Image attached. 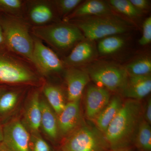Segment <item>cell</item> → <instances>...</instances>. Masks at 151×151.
<instances>
[{
	"label": "cell",
	"mask_w": 151,
	"mask_h": 151,
	"mask_svg": "<svg viewBox=\"0 0 151 151\" xmlns=\"http://www.w3.org/2000/svg\"><path fill=\"white\" fill-rule=\"evenodd\" d=\"M139 100L127 99L104 133L111 150L133 147L138 127L143 119Z\"/></svg>",
	"instance_id": "6da1fadb"
},
{
	"label": "cell",
	"mask_w": 151,
	"mask_h": 151,
	"mask_svg": "<svg viewBox=\"0 0 151 151\" xmlns=\"http://www.w3.org/2000/svg\"><path fill=\"white\" fill-rule=\"evenodd\" d=\"M63 151H109L105 135L93 126L83 122L63 141Z\"/></svg>",
	"instance_id": "7a4b0ae2"
},
{
	"label": "cell",
	"mask_w": 151,
	"mask_h": 151,
	"mask_svg": "<svg viewBox=\"0 0 151 151\" xmlns=\"http://www.w3.org/2000/svg\"><path fill=\"white\" fill-rule=\"evenodd\" d=\"M1 25L4 42L12 51L33 62V39L27 24L16 17H9Z\"/></svg>",
	"instance_id": "3957f363"
},
{
	"label": "cell",
	"mask_w": 151,
	"mask_h": 151,
	"mask_svg": "<svg viewBox=\"0 0 151 151\" xmlns=\"http://www.w3.org/2000/svg\"><path fill=\"white\" fill-rule=\"evenodd\" d=\"M32 33L36 37L58 49L69 48L84 38L77 27L66 24L35 26Z\"/></svg>",
	"instance_id": "277c9868"
},
{
	"label": "cell",
	"mask_w": 151,
	"mask_h": 151,
	"mask_svg": "<svg viewBox=\"0 0 151 151\" xmlns=\"http://www.w3.org/2000/svg\"><path fill=\"white\" fill-rule=\"evenodd\" d=\"M77 25L85 37L92 40L123 33L129 29L126 22L107 15L84 19L78 22Z\"/></svg>",
	"instance_id": "5b68a950"
},
{
	"label": "cell",
	"mask_w": 151,
	"mask_h": 151,
	"mask_svg": "<svg viewBox=\"0 0 151 151\" xmlns=\"http://www.w3.org/2000/svg\"><path fill=\"white\" fill-rule=\"evenodd\" d=\"M87 72L94 82L111 91H121L128 77L124 68L112 64L94 65L89 68Z\"/></svg>",
	"instance_id": "8992f818"
},
{
	"label": "cell",
	"mask_w": 151,
	"mask_h": 151,
	"mask_svg": "<svg viewBox=\"0 0 151 151\" xmlns=\"http://www.w3.org/2000/svg\"><path fill=\"white\" fill-rule=\"evenodd\" d=\"M0 151H30V136L26 128L18 120L6 124L3 129Z\"/></svg>",
	"instance_id": "52a82bcc"
},
{
	"label": "cell",
	"mask_w": 151,
	"mask_h": 151,
	"mask_svg": "<svg viewBox=\"0 0 151 151\" xmlns=\"http://www.w3.org/2000/svg\"><path fill=\"white\" fill-rule=\"evenodd\" d=\"M33 62L42 73L58 72L63 69L62 63L55 53L40 40L33 39Z\"/></svg>",
	"instance_id": "ba28073f"
},
{
	"label": "cell",
	"mask_w": 151,
	"mask_h": 151,
	"mask_svg": "<svg viewBox=\"0 0 151 151\" xmlns=\"http://www.w3.org/2000/svg\"><path fill=\"white\" fill-rule=\"evenodd\" d=\"M110 99L108 89L95 85L88 86L85 97V114L87 119L94 122Z\"/></svg>",
	"instance_id": "9c48e42d"
},
{
	"label": "cell",
	"mask_w": 151,
	"mask_h": 151,
	"mask_svg": "<svg viewBox=\"0 0 151 151\" xmlns=\"http://www.w3.org/2000/svg\"><path fill=\"white\" fill-rule=\"evenodd\" d=\"M33 73L16 62L0 57V81L15 84L34 81Z\"/></svg>",
	"instance_id": "30bf717a"
},
{
	"label": "cell",
	"mask_w": 151,
	"mask_h": 151,
	"mask_svg": "<svg viewBox=\"0 0 151 151\" xmlns=\"http://www.w3.org/2000/svg\"><path fill=\"white\" fill-rule=\"evenodd\" d=\"M80 101L68 102L58 116L59 134L68 136L84 122L81 116Z\"/></svg>",
	"instance_id": "8fae6325"
},
{
	"label": "cell",
	"mask_w": 151,
	"mask_h": 151,
	"mask_svg": "<svg viewBox=\"0 0 151 151\" xmlns=\"http://www.w3.org/2000/svg\"><path fill=\"white\" fill-rule=\"evenodd\" d=\"M65 78L68 101H80L84 88L90 80L87 71L70 68L65 71Z\"/></svg>",
	"instance_id": "7c38bea8"
},
{
	"label": "cell",
	"mask_w": 151,
	"mask_h": 151,
	"mask_svg": "<svg viewBox=\"0 0 151 151\" xmlns=\"http://www.w3.org/2000/svg\"><path fill=\"white\" fill-rule=\"evenodd\" d=\"M151 91L150 75L135 76L128 75L127 81L121 92L127 99L140 101Z\"/></svg>",
	"instance_id": "4fadbf2b"
},
{
	"label": "cell",
	"mask_w": 151,
	"mask_h": 151,
	"mask_svg": "<svg viewBox=\"0 0 151 151\" xmlns=\"http://www.w3.org/2000/svg\"><path fill=\"white\" fill-rule=\"evenodd\" d=\"M40 102L38 92L34 93L29 102L25 113V123L33 134H37L41 127Z\"/></svg>",
	"instance_id": "5bb4252c"
},
{
	"label": "cell",
	"mask_w": 151,
	"mask_h": 151,
	"mask_svg": "<svg viewBox=\"0 0 151 151\" xmlns=\"http://www.w3.org/2000/svg\"><path fill=\"white\" fill-rule=\"evenodd\" d=\"M40 103L41 110V127L50 139L56 140L60 134L56 114L46 101L41 100Z\"/></svg>",
	"instance_id": "9a60e30c"
},
{
	"label": "cell",
	"mask_w": 151,
	"mask_h": 151,
	"mask_svg": "<svg viewBox=\"0 0 151 151\" xmlns=\"http://www.w3.org/2000/svg\"><path fill=\"white\" fill-rule=\"evenodd\" d=\"M123 103L120 96L115 95L111 98L108 105L95 119V126L103 134L119 112Z\"/></svg>",
	"instance_id": "2e32d148"
},
{
	"label": "cell",
	"mask_w": 151,
	"mask_h": 151,
	"mask_svg": "<svg viewBox=\"0 0 151 151\" xmlns=\"http://www.w3.org/2000/svg\"><path fill=\"white\" fill-rule=\"evenodd\" d=\"M94 54V47L91 43L88 42H81L67 57L65 63L72 66L83 64L92 59Z\"/></svg>",
	"instance_id": "e0dca14e"
},
{
	"label": "cell",
	"mask_w": 151,
	"mask_h": 151,
	"mask_svg": "<svg viewBox=\"0 0 151 151\" xmlns=\"http://www.w3.org/2000/svg\"><path fill=\"white\" fill-rule=\"evenodd\" d=\"M29 17L35 27L45 25L53 17L52 9L45 2H37L33 4L29 10Z\"/></svg>",
	"instance_id": "ac0fdd59"
},
{
	"label": "cell",
	"mask_w": 151,
	"mask_h": 151,
	"mask_svg": "<svg viewBox=\"0 0 151 151\" xmlns=\"http://www.w3.org/2000/svg\"><path fill=\"white\" fill-rule=\"evenodd\" d=\"M110 13V9L102 1L92 0L88 1L80 6L74 12L73 16L77 17L94 15L105 16Z\"/></svg>",
	"instance_id": "d6986e66"
},
{
	"label": "cell",
	"mask_w": 151,
	"mask_h": 151,
	"mask_svg": "<svg viewBox=\"0 0 151 151\" xmlns=\"http://www.w3.org/2000/svg\"><path fill=\"white\" fill-rule=\"evenodd\" d=\"M43 92L47 99L49 105L57 116L65 108L64 94L60 88L52 85H47L43 89Z\"/></svg>",
	"instance_id": "ffe728a7"
},
{
	"label": "cell",
	"mask_w": 151,
	"mask_h": 151,
	"mask_svg": "<svg viewBox=\"0 0 151 151\" xmlns=\"http://www.w3.org/2000/svg\"><path fill=\"white\" fill-rule=\"evenodd\" d=\"M133 147L138 151H151V128L144 119L138 127Z\"/></svg>",
	"instance_id": "44dd1931"
},
{
	"label": "cell",
	"mask_w": 151,
	"mask_h": 151,
	"mask_svg": "<svg viewBox=\"0 0 151 151\" xmlns=\"http://www.w3.org/2000/svg\"><path fill=\"white\" fill-rule=\"evenodd\" d=\"M129 76H142L150 75L151 61L148 57H142L134 60L124 68Z\"/></svg>",
	"instance_id": "7402d4cb"
},
{
	"label": "cell",
	"mask_w": 151,
	"mask_h": 151,
	"mask_svg": "<svg viewBox=\"0 0 151 151\" xmlns=\"http://www.w3.org/2000/svg\"><path fill=\"white\" fill-rule=\"evenodd\" d=\"M124 44V40L119 37H108L102 39L98 44V51L102 54H112L119 50Z\"/></svg>",
	"instance_id": "603a6c76"
},
{
	"label": "cell",
	"mask_w": 151,
	"mask_h": 151,
	"mask_svg": "<svg viewBox=\"0 0 151 151\" xmlns=\"http://www.w3.org/2000/svg\"><path fill=\"white\" fill-rule=\"evenodd\" d=\"M109 3L116 10L130 17H136L140 14L129 0H111Z\"/></svg>",
	"instance_id": "cb8c5ba5"
},
{
	"label": "cell",
	"mask_w": 151,
	"mask_h": 151,
	"mask_svg": "<svg viewBox=\"0 0 151 151\" xmlns=\"http://www.w3.org/2000/svg\"><path fill=\"white\" fill-rule=\"evenodd\" d=\"M18 95L17 92H9L0 97V114H4L11 111L15 106Z\"/></svg>",
	"instance_id": "d4e9b609"
},
{
	"label": "cell",
	"mask_w": 151,
	"mask_h": 151,
	"mask_svg": "<svg viewBox=\"0 0 151 151\" xmlns=\"http://www.w3.org/2000/svg\"><path fill=\"white\" fill-rule=\"evenodd\" d=\"M30 140V151H52L50 146L38 134H33Z\"/></svg>",
	"instance_id": "484cf974"
},
{
	"label": "cell",
	"mask_w": 151,
	"mask_h": 151,
	"mask_svg": "<svg viewBox=\"0 0 151 151\" xmlns=\"http://www.w3.org/2000/svg\"><path fill=\"white\" fill-rule=\"evenodd\" d=\"M22 2L19 0H0V9L15 14L21 9Z\"/></svg>",
	"instance_id": "4316f807"
},
{
	"label": "cell",
	"mask_w": 151,
	"mask_h": 151,
	"mask_svg": "<svg viewBox=\"0 0 151 151\" xmlns=\"http://www.w3.org/2000/svg\"><path fill=\"white\" fill-rule=\"evenodd\" d=\"M81 0H60L55 1L58 7L63 14H66L81 2Z\"/></svg>",
	"instance_id": "83f0119b"
},
{
	"label": "cell",
	"mask_w": 151,
	"mask_h": 151,
	"mask_svg": "<svg viewBox=\"0 0 151 151\" xmlns=\"http://www.w3.org/2000/svg\"><path fill=\"white\" fill-rule=\"evenodd\" d=\"M151 41V17L146 19L143 24V33L142 37L139 40V43L141 45H146Z\"/></svg>",
	"instance_id": "f1b7e54d"
},
{
	"label": "cell",
	"mask_w": 151,
	"mask_h": 151,
	"mask_svg": "<svg viewBox=\"0 0 151 151\" xmlns=\"http://www.w3.org/2000/svg\"><path fill=\"white\" fill-rule=\"evenodd\" d=\"M143 119L150 125L151 124V99L149 98L147 103L143 106Z\"/></svg>",
	"instance_id": "f546056e"
},
{
	"label": "cell",
	"mask_w": 151,
	"mask_h": 151,
	"mask_svg": "<svg viewBox=\"0 0 151 151\" xmlns=\"http://www.w3.org/2000/svg\"><path fill=\"white\" fill-rule=\"evenodd\" d=\"M130 1L135 8L140 11L146 9L149 5V2L146 0H130Z\"/></svg>",
	"instance_id": "4dcf8cb0"
},
{
	"label": "cell",
	"mask_w": 151,
	"mask_h": 151,
	"mask_svg": "<svg viewBox=\"0 0 151 151\" xmlns=\"http://www.w3.org/2000/svg\"><path fill=\"white\" fill-rule=\"evenodd\" d=\"M134 147H128L124 148L116 149V150H111L109 151H134Z\"/></svg>",
	"instance_id": "1f68e13d"
},
{
	"label": "cell",
	"mask_w": 151,
	"mask_h": 151,
	"mask_svg": "<svg viewBox=\"0 0 151 151\" xmlns=\"http://www.w3.org/2000/svg\"><path fill=\"white\" fill-rule=\"evenodd\" d=\"M4 42V39L2 27L1 25L0 24V44Z\"/></svg>",
	"instance_id": "d6a6232c"
},
{
	"label": "cell",
	"mask_w": 151,
	"mask_h": 151,
	"mask_svg": "<svg viewBox=\"0 0 151 151\" xmlns=\"http://www.w3.org/2000/svg\"><path fill=\"white\" fill-rule=\"evenodd\" d=\"M3 138V130L1 129V127L0 126V144L2 142Z\"/></svg>",
	"instance_id": "836d02e7"
},
{
	"label": "cell",
	"mask_w": 151,
	"mask_h": 151,
	"mask_svg": "<svg viewBox=\"0 0 151 151\" xmlns=\"http://www.w3.org/2000/svg\"><path fill=\"white\" fill-rule=\"evenodd\" d=\"M56 151H63L61 150H57Z\"/></svg>",
	"instance_id": "e575fe53"
}]
</instances>
